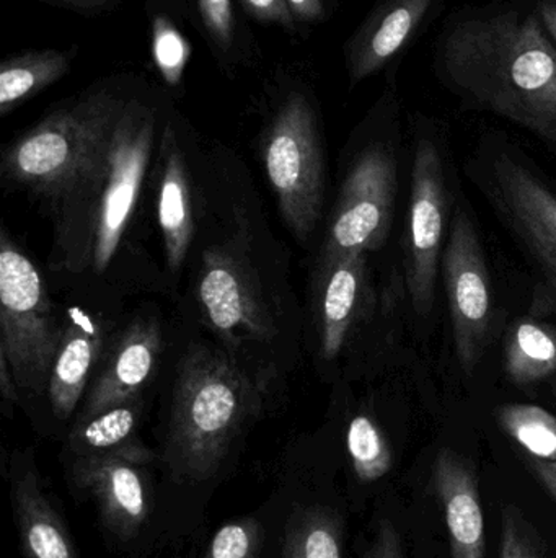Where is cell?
<instances>
[{
	"label": "cell",
	"mask_w": 556,
	"mask_h": 558,
	"mask_svg": "<svg viewBox=\"0 0 556 558\" xmlns=\"http://www.w3.org/2000/svg\"><path fill=\"white\" fill-rule=\"evenodd\" d=\"M542 23H544L545 32L556 43V3L545 2L541 7Z\"/></svg>",
	"instance_id": "cell-36"
},
{
	"label": "cell",
	"mask_w": 556,
	"mask_h": 558,
	"mask_svg": "<svg viewBox=\"0 0 556 558\" xmlns=\"http://www.w3.org/2000/svg\"><path fill=\"white\" fill-rule=\"evenodd\" d=\"M202 33L222 68L234 69L242 54V35L234 0H195Z\"/></svg>",
	"instance_id": "cell-26"
},
{
	"label": "cell",
	"mask_w": 556,
	"mask_h": 558,
	"mask_svg": "<svg viewBox=\"0 0 556 558\" xmlns=\"http://www.w3.org/2000/svg\"><path fill=\"white\" fill-rule=\"evenodd\" d=\"M10 507L25 558H82L32 451H15L7 465Z\"/></svg>",
	"instance_id": "cell-16"
},
{
	"label": "cell",
	"mask_w": 556,
	"mask_h": 558,
	"mask_svg": "<svg viewBox=\"0 0 556 558\" xmlns=\"http://www.w3.org/2000/svg\"><path fill=\"white\" fill-rule=\"evenodd\" d=\"M45 278L2 226L0 231V357L20 393L46 397L64 335Z\"/></svg>",
	"instance_id": "cell-7"
},
{
	"label": "cell",
	"mask_w": 556,
	"mask_h": 558,
	"mask_svg": "<svg viewBox=\"0 0 556 558\" xmlns=\"http://www.w3.org/2000/svg\"><path fill=\"white\" fill-rule=\"evenodd\" d=\"M163 328L156 312H137L111 335L72 423L147 396L162 361Z\"/></svg>",
	"instance_id": "cell-9"
},
{
	"label": "cell",
	"mask_w": 556,
	"mask_h": 558,
	"mask_svg": "<svg viewBox=\"0 0 556 558\" xmlns=\"http://www.w3.org/2000/svg\"><path fill=\"white\" fill-rule=\"evenodd\" d=\"M297 26L317 25L326 19L325 0H286Z\"/></svg>",
	"instance_id": "cell-32"
},
{
	"label": "cell",
	"mask_w": 556,
	"mask_h": 558,
	"mask_svg": "<svg viewBox=\"0 0 556 558\" xmlns=\"http://www.w3.org/2000/svg\"><path fill=\"white\" fill-rule=\"evenodd\" d=\"M146 397L111 407L85 422L72 423L65 438V461L123 454L156 462L159 456L144 445L137 433L146 410Z\"/></svg>",
	"instance_id": "cell-20"
},
{
	"label": "cell",
	"mask_w": 556,
	"mask_h": 558,
	"mask_svg": "<svg viewBox=\"0 0 556 558\" xmlns=\"http://www.w3.org/2000/svg\"><path fill=\"white\" fill-rule=\"evenodd\" d=\"M441 64L464 97L556 146V46L534 15L459 23L444 39Z\"/></svg>",
	"instance_id": "cell-3"
},
{
	"label": "cell",
	"mask_w": 556,
	"mask_h": 558,
	"mask_svg": "<svg viewBox=\"0 0 556 558\" xmlns=\"http://www.w3.org/2000/svg\"><path fill=\"white\" fill-rule=\"evenodd\" d=\"M443 268L457 357L460 367L472 374L489 335L492 289L479 234L462 208L454 218Z\"/></svg>",
	"instance_id": "cell-10"
},
{
	"label": "cell",
	"mask_w": 556,
	"mask_h": 558,
	"mask_svg": "<svg viewBox=\"0 0 556 558\" xmlns=\"http://www.w3.org/2000/svg\"><path fill=\"white\" fill-rule=\"evenodd\" d=\"M529 468L534 472L542 487L548 492L556 501V462L541 461V459H529Z\"/></svg>",
	"instance_id": "cell-34"
},
{
	"label": "cell",
	"mask_w": 556,
	"mask_h": 558,
	"mask_svg": "<svg viewBox=\"0 0 556 558\" xmlns=\"http://www.w3.org/2000/svg\"><path fill=\"white\" fill-rule=\"evenodd\" d=\"M136 92L107 78L49 111L3 149L0 175L51 211L69 183L111 136Z\"/></svg>",
	"instance_id": "cell-5"
},
{
	"label": "cell",
	"mask_w": 556,
	"mask_h": 558,
	"mask_svg": "<svg viewBox=\"0 0 556 558\" xmlns=\"http://www.w3.org/2000/svg\"><path fill=\"white\" fill-rule=\"evenodd\" d=\"M343 520L332 508L304 505L284 527L281 558H343Z\"/></svg>",
	"instance_id": "cell-22"
},
{
	"label": "cell",
	"mask_w": 556,
	"mask_h": 558,
	"mask_svg": "<svg viewBox=\"0 0 556 558\" xmlns=\"http://www.w3.org/2000/svg\"><path fill=\"white\" fill-rule=\"evenodd\" d=\"M503 432L531 458L556 462V416L529 403H509L496 412Z\"/></svg>",
	"instance_id": "cell-25"
},
{
	"label": "cell",
	"mask_w": 556,
	"mask_h": 558,
	"mask_svg": "<svg viewBox=\"0 0 556 558\" xmlns=\"http://www.w3.org/2000/svg\"><path fill=\"white\" fill-rule=\"evenodd\" d=\"M362 558H405L401 539L391 520L379 521L374 537L366 546Z\"/></svg>",
	"instance_id": "cell-31"
},
{
	"label": "cell",
	"mask_w": 556,
	"mask_h": 558,
	"mask_svg": "<svg viewBox=\"0 0 556 558\" xmlns=\"http://www.w3.org/2000/svg\"><path fill=\"white\" fill-rule=\"evenodd\" d=\"M240 3L245 12L261 25L277 26L289 33L297 29L286 0H240Z\"/></svg>",
	"instance_id": "cell-30"
},
{
	"label": "cell",
	"mask_w": 556,
	"mask_h": 558,
	"mask_svg": "<svg viewBox=\"0 0 556 558\" xmlns=\"http://www.w3.org/2000/svg\"><path fill=\"white\" fill-rule=\"evenodd\" d=\"M273 400L212 341H191L176 361L162 461L183 482L214 481Z\"/></svg>",
	"instance_id": "cell-4"
},
{
	"label": "cell",
	"mask_w": 556,
	"mask_h": 558,
	"mask_svg": "<svg viewBox=\"0 0 556 558\" xmlns=\"http://www.w3.org/2000/svg\"><path fill=\"white\" fill-rule=\"evenodd\" d=\"M492 198L556 286V195L534 173L503 156L493 163Z\"/></svg>",
	"instance_id": "cell-15"
},
{
	"label": "cell",
	"mask_w": 556,
	"mask_h": 558,
	"mask_svg": "<svg viewBox=\"0 0 556 558\" xmlns=\"http://www.w3.org/2000/svg\"><path fill=\"white\" fill-rule=\"evenodd\" d=\"M78 48L28 49L0 62V117H9L71 74Z\"/></svg>",
	"instance_id": "cell-21"
},
{
	"label": "cell",
	"mask_w": 556,
	"mask_h": 558,
	"mask_svg": "<svg viewBox=\"0 0 556 558\" xmlns=\"http://www.w3.org/2000/svg\"><path fill=\"white\" fill-rule=\"evenodd\" d=\"M65 314L64 335L49 379V410L59 423L74 420L116 322L98 308L75 304Z\"/></svg>",
	"instance_id": "cell-17"
},
{
	"label": "cell",
	"mask_w": 556,
	"mask_h": 558,
	"mask_svg": "<svg viewBox=\"0 0 556 558\" xmlns=\"http://www.w3.org/2000/svg\"><path fill=\"white\" fill-rule=\"evenodd\" d=\"M165 118L159 105L134 94L111 136L69 183L54 208L49 268L84 282L94 295L126 286L124 258L133 267L127 234L156 162Z\"/></svg>",
	"instance_id": "cell-2"
},
{
	"label": "cell",
	"mask_w": 556,
	"mask_h": 558,
	"mask_svg": "<svg viewBox=\"0 0 556 558\" xmlns=\"http://www.w3.org/2000/svg\"><path fill=\"white\" fill-rule=\"evenodd\" d=\"M499 558H552L528 521L508 508L503 517Z\"/></svg>",
	"instance_id": "cell-29"
},
{
	"label": "cell",
	"mask_w": 556,
	"mask_h": 558,
	"mask_svg": "<svg viewBox=\"0 0 556 558\" xmlns=\"http://www.w3.org/2000/svg\"><path fill=\"white\" fill-rule=\"evenodd\" d=\"M55 9L69 10L78 15L95 16L113 9L120 0H39Z\"/></svg>",
	"instance_id": "cell-33"
},
{
	"label": "cell",
	"mask_w": 556,
	"mask_h": 558,
	"mask_svg": "<svg viewBox=\"0 0 556 558\" xmlns=\"http://www.w3.org/2000/svg\"><path fill=\"white\" fill-rule=\"evenodd\" d=\"M433 0H392L353 36L346 68L353 85L384 69L413 35Z\"/></svg>",
	"instance_id": "cell-19"
},
{
	"label": "cell",
	"mask_w": 556,
	"mask_h": 558,
	"mask_svg": "<svg viewBox=\"0 0 556 558\" xmlns=\"http://www.w3.org/2000/svg\"><path fill=\"white\" fill-rule=\"evenodd\" d=\"M258 150L284 225L307 247L323 218L326 160L319 110L306 87L281 92Z\"/></svg>",
	"instance_id": "cell-6"
},
{
	"label": "cell",
	"mask_w": 556,
	"mask_h": 558,
	"mask_svg": "<svg viewBox=\"0 0 556 558\" xmlns=\"http://www.w3.org/2000/svg\"><path fill=\"white\" fill-rule=\"evenodd\" d=\"M264 539L267 530L260 518H237L215 531L202 558H261Z\"/></svg>",
	"instance_id": "cell-28"
},
{
	"label": "cell",
	"mask_w": 556,
	"mask_h": 558,
	"mask_svg": "<svg viewBox=\"0 0 556 558\" xmlns=\"http://www.w3.org/2000/svg\"><path fill=\"white\" fill-rule=\"evenodd\" d=\"M446 211V180L440 150L431 141L421 140L413 162L407 254L408 292L420 315L430 314L433 307Z\"/></svg>",
	"instance_id": "cell-13"
},
{
	"label": "cell",
	"mask_w": 556,
	"mask_h": 558,
	"mask_svg": "<svg viewBox=\"0 0 556 558\" xmlns=\"http://www.w3.org/2000/svg\"><path fill=\"white\" fill-rule=\"evenodd\" d=\"M150 49L153 64L166 87L180 90L191 56V45L183 35L182 28L170 16L152 13Z\"/></svg>",
	"instance_id": "cell-27"
},
{
	"label": "cell",
	"mask_w": 556,
	"mask_h": 558,
	"mask_svg": "<svg viewBox=\"0 0 556 558\" xmlns=\"http://www.w3.org/2000/svg\"><path fill=\"white\" fill-rule=\"evenodd\" d=\"M150 464L153 462L123 454L65 461L72 490L94 501L101 527L116 543H133L149 524Z\"/></svg>",
	"instance_id": "cell-11"
},
{
	"label": "cell",
	"mask_w": 556,
	"mask_h": 558,
	"mask_svg": "<svg viewBox=\"0 0 556 558\" xmlns=\"http://www.w3.org/2000/svg\"><path fill=\"white\" fill-rule=\"evenodd\" d=\"M366 255L317 257L310 279L309 322L313 353L322 366L335 363L348 344L365 305Z\"/></svg>",
	"instance_id": "cell-14"
},
{
	"label": "cell",
	"mask_w": 556,
	"mask_h": 558,
	"mask_svg": "<svg viewBox=\"0 0 556 558\" xmlns=\"http://www.w3.org/2000/svg\"><path fill=\"white\" fill-rule=\"evenodd\" d=\"M0 393H2L3 402L18 403L20 393L15 380H13L12 373H10L9 364L3 357H0Z\"/></svg>",
	"instance_id": "cell-35"
},
{
	"label": "cell",
	"mask_w": 556,
	"mask_h": 558,
	"mask_svg": "<svg viewBox=\"0 0 556 558\" xmlns=\"http://www.w3.org/2000/svg\"><path fill=\"white\" fill-rule=\"evenodd\" d=\"M397 172L381 144L362 149L349 166L317 257L336 258L379 251L394 215Z\"/></svg>",
	"instance_id": "cell-8"
},
{
	"label": "cell",
	"mask_w": 556,
	"mask_h": 558,
	"mask_svg": "<svg viewBox=\"0 0 556 558\" xmlns=\"http://www.w3.org/2000/svg\"><path fill=\"white\" fill-rule=\"evenodd\" d=\"M193 169L198 195V234L188 262L193 315L274 402L306 341V314L291 288L286 252L234 157L196 159L195 153Z\"/></svg>",
	"instance_id": "cell-1"
},
{
	"label": "cell",
	"mask_w": 556,
	"mask_h": 558,
	"mask_svg": "<svg viewBox=\"0 0 556 558\" xmlns=\"http://www.w3.org/2000/svg\"><path fill=\"white\" fill-rule=\"evenodd\" d=\"M433 485L443 505L453 558H485V518L470 462L444 449L434 461Z\"/></svg>",
	"instance_id": "cell-18"
},
{
	"label": "cell",
	"mask_w": 556,
	"mask_h": 558,
	"mask_svg": "<svg viewBox=\"0 0 556 558\" xmlns=\"http://www.w3.org/2000/svg\"><path fill=\"white\" fill-rule=\"evenodd\" d=\"M505 369L518 386H531L555 376L556 328L541 322H518L506 343Z\"/></svg>",
	"instance_id": "cell-23"
},
{
	"label": "cell",
	"mask_w": 556,
	"mask_h": 558,
	"mask_svg": "<svg viewBox=\"0 0 556 558\" xmlns=\"http://www.w3.org/2000/svg\"><path fill=\"white\" fill-rule=\"evenodd\" d=\"M156 215L165 257V281L178 284L198 234L193 154L182 124L166 114L156 156Z\"/></svg>",
	"instance_id": "cell-12"
},
{
	"label": "cell",
	"mask_w": 556,
	"mask_h": 558,
	"mask_svg": "<svg viewBox=\"0 0 556 558\" xmlns=\"http://www.w3.org/2000/svg\"><path fill=\"white\" fill-rule=\"evenodd\" d=\"M346 452L356 481L375 484L392 471L391 446L374 418L365 413L353 416L346 426Z\"/></svg>",
	"instance_id": "cell-24"
}]
</instances>
